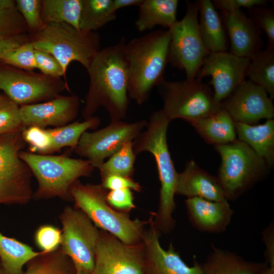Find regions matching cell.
<instances>
[{
	"instance_id": "cell-1",
	"label": "cell",
	"mask_w": 274,
	"mask_h": 274,
	"mask_svg": "<svg viewBox=\"0 0 274 274\" xmlns=\"http://www.w3.org/2000/svg\"><path fill=\"white\" fill-rule=\"evenodd\" d=\"M126 39L100 49L87 70L89 86L82 112L84 120L100 107L108 111L111 121L122 120L129 103L127 93L128 68L125 53Z\"/></svg>"
},
{
	"instance_id": "cell-2",
	"label": "cell",
	"mask_w": 274,
	"mask_h": 274,
	"mask_svg": "<svg viewBox=\"0 0 274 274\" xmlns=\"http://www.w3.org/2000/svg\"><path fill=\"white\" fill-rule=\"evenodd\" d=\"M170 121L162 109L153 112L145 130L132 141L136 155L147 151L155 158L161 187L158 207L157 212L153 213V221L160 233L164 234L172 231L176 224L173 213L176 207L174 197L178 173L171 158L166 137Z\"/></svg>"
},
{
	"instance_id": "cell-3",
	"label": "cell",
	"mask_w": 274,
	"mask_h": 274,
	"mask_svg": "<svg viewBox=\"0 0 274 274\" xmlns=\"http://www.w3.org/2000/svg\"><path fill=\"white\" fill-rule=\"evenodd\" d=\"M170 42L167 29L152 31L126 43L127 93L138 105L147 101L153 88L164 79Z\"/></svg>"
},
{
	"instance_id": "cell-4",
	"label": "cell",
	"mask_w": 274,
	"mask_h": 274,
	"mask_svg": "<svg viewBox=\"0 0 274 274\" xmlns=\"http://www.w3.org/2000/svg\"><path fill=\"white\" fill-rule=\"evenodd\" d=\"M108 190L101 184H83L79 180L70 188L74 207L84 212L97 228L128 245L143 241L148 221L131 219L129 213L117 211L106 200Z\"/></svg>"
},
{
	"instance_id": "cell-5",
	"label": "cell",
	"mask_w": 274,
	"mask_h": 274,
	"mask_svg": "<svg viewBox=\"0 0 274 274\" xmlns=\"http://www.w3.org/2000/svg\"><path fill=\"white\" fill-rule=\"evenodd\" d=\"M19 157L35 176L38 187L32 198L36 200L58 197L73 201L71 185L81 177H90L94 167L87 160L64 155H40L20 151Z\"/></svg>"
},
{
	"instance_id": "cell-6",
	"label": "cell",
	"mask_w": 274,
	"mask_h": 274,
	"mask_svg": "<svg viewBox=\"0 0 274 274\" xmlns=\"http://www.w3.org/2000/svg\"><path fill=\"white\" fill-rule=\"evenodd\" d=\"M29 35L34 49L54 56L65 75L69 64L73 61L79 62L87 70L100 50V37L97 31H83L64 23H50Z\"/></svg>"
},
{
	"instance_id": "cell-7",
	"label": "cell",
	"mask_w": 274,
	"mask_h": 274,
	"mask_svg": "<svg viewBox=\"0 0 274 274\" xmlns=\"http://www.w3.org/2000/svg\"><path fill=\"white\" fill-rule=\"evenodd\" d=\"M221 163L217 178L227 200H234L260 180L267 172L265 161L238 140L214 146Z\"/></svg>"
},
{
	"instance_id": "cell-8",
	"label": "cell",
	"mask_w": 274,
	"mask_h": 274,
	"mask_svg": "<svg viewBox=\"0 0 274 274\" xmlns=\"http://www.w3.org/2000/svg\"><path fill=\"white\" fill-rule=\"evenodd\" d=\"M156 87L163 101L162 110L170 121L181 118L189 122L222 108L214 100L209 85L196 78L177 81L163 79Z\"/></svg>"
},
{
	"instance_id": "cell-9",
	"label": "cell",
	"mask_w": 274,
	"mask_h": 274,
	"mask_svg": "<svg viewBox=\"0 0 274 274\" xmlns=\"http://www.w3.org/2000/svg\"><path fill=\"white\" fill-rule=\"evenodd\" d=\"M21 129L0 135V204H24L32 198V174L19 156L25 147Z\"/></svg>"
},
{
	"instance_id": "cell-10",
	"label": "cell",
	"mask_w": 274,
	"mask_h": 274,
	"mask_svg": "<svg viewBox=\"0 0 274 274\" xmlns=\"http://www.w3.org/2000/svg\"><path fill=\"white\" fill-rule=\"evenodd\" d=\"M184 17L168 29L170 34L168 63L183 70L186 79L196 78L204 59L209 53L202 43L198 28V6L186 1Z\"/></svg>"
},
{
	"instance_id": "cell-11",
	"label": "cell",
	"mask_w": 274,
	"mask_h": 274,
	"mask_svg": "<svg viewBox=\"0 0 274 274\" xmlns=\"http://www.w3.org/2000/svg\"><path fill=\"white\" fill-rule=\"evenodd\" d=\"M62 225L60 249L76 272L92 273L99 230L81 210L66 206L59 216Z\"/></svg>"
},
{
	"instance_id": "cell-12",
	"label": "cell",
	"mask_w": 274,
	"mask_h": 274,
	"mask_svg": "<svg viewBox=\"0 0 274 274\" xmlns=\"http://www.w3.org/2000/svg\"><path fill=\"white\" fill-rule=\"evenodd\" d=\"M64 89L69 90L68 86L61 77L0 65V90L18 105L50 100Z\"/></svg>"
},
{
	"instance_id": "cell-13",
	"label": "cell",
	"mask_w": 274,
	"mask_h": 274,
	"mask_svg": "<svg viewBox=\"0 0 274 274\" xmlns=\"http://www.w3.org/2000/svg\"><path fill=\"white\" fill-rule=\"evenodd\" d=\"M147 122L145 120L132 123L111 121L108 125L96 131H86L81 135L74 152L99 169L106 158L110 157L126 143L133 141Z\"/></svg>"
},
{
	"instance_id": "cell-14",
	"label": "cell",
	"mask_w": 274,
	"mask_h": 274,
	"mask_svg": "<svg viewBox=\"0 0 274 274\" xmlns=\"http://www.w3.org/2000/svg\"><path fill=\"white\" fill-rule=\"evenodd\" d=\"M143 242L128 245L99 230L92 274H143Z\"/></svg>"
},
{
	"instance_id": "cell-15",
	"label": "cell",
	"mask_w": 274,
	"mask_h": 274,
	"mask_svg": "<svg viewBox=\"0 0 274 274\" xmlns=\"http://www.w3.org/2000/svg\"><path fill=\"white\" fill-rule=\"evenodd\" d=\"M250 58L238 57L230 52L209 53L199 69L196 78L212 79L214 100L218 104L228 97L246 77Z\"/></svg>"
},
{
	"instance_id": "cell-16",
	"label": "cell",
	"mask_w": 274,
	"mask_h": 274,
	"mask_svg": "<svg viewBox=\"0 0 274 274\" xmlns=\"http://www.w3.org/2000/svg\"><path fill=\"white\" fill-rule=\"evenodd\" d=\"M100 123V119L92 116L83 122H73L64 126L54 128H42L30 126L24 129L22 136L28 144L31 153L40 155H51L68 147L74 151L81 135L88 129L96 128Z\"/></svg>"
},
{
	"instance_id": "cell-17",
	"label": "cell",
	"mask_w": 274,
	"mask_h": 274,
	"mask_svg": "<svg viewBox=\"0 0 274 274\" xmlns=\"http://www.w3.org/2000/svg\"><path fill=\"white\" fill-rule=\"evenodd\" d=\"M220 104L234 122L253 125L274 117L272 99L261 87L246 79Z\"/></svg>"
},
{
	"instance_id": "cell-18",
	"label": "cell",
	"mask_w": 274,
	"mask_h": 274,
	"mask_svg": "<svg viewBox=\"0 0 274 274\" xmlns=\"http://www.w3.org/2000/svg\"><path fill=\"white\" fill-rule=\"evenodd\" d=\"M149 227L146 228L143 243L144 247L143 274H204L201 263L194 256L193 264L188 266L181 258L172 243L167 250L160 245V232L149 219Z\"/></svg>"
},
{
	"instance_id": "cell-19",
	"label": "cell",
	"mask_w": 274,
	"mask_h": 274,
	"mask_svg": "<svg viewBox=\"0 0 274 274\" xmlns=\"http://www.w3.org/2000/svg\"><path fill=\"white\" fill-rule=\"evenodd\" d=\"M81 100L75 95H59L50 100L20 106L24 126L59 127L72 123L78 115Z\"/></svg>"
},
{
	"instance_id": "cell-20",
	"label": "cell",
	"mask_w": 274,
	"mask_h": 274,
	"mask_svg": "<svg viewBox=\"0 0 274 274\" xmlns=\"http://www.w3.org/2000/svg\"><path fill=\"white\" fill-rule=\"evenodd\" d=\"M222 21L234 55L250 58L261 50L262 30L242 9L222 12Z\"/></svg>"
},
{
	"instance_id": "cell-21",
	"label": "cell",
	"mask_w": 274,
	"mask_h": 274,
	"mask_svg": "<svg viewBox=\"0 0 274 274\" xmlns=\"http://www.w3.org/2000/svg\"><path fill=\"white\" fill-rule=\"evenodd\" d=\"M185 203L190 223L201 232L218 233L224 231L233 214L227 199L214 201L192 197L187 198Z\"/></svg>"
},
{
	"instance_id": "cell-22",
	"label": "cell",
	"mask_w": 274,
	"mask_h": 274,
	"mask_svg": "<svg viewBox=\"0 0 274 274\" xmlns=\"http://www.w3.org/2000/svg\"><path fill=\"white\" fill-rule=\"evenodd\" d=\"M175 193L214 201L227 199L217 177L200 168L193 160L188 161L183 171L178 173Z\"/></svg>"
},
{
	"instance_id": "cell-23",
	"label": "cell",
	"mask_w": 274,
	"mask_h": 274,
	"mask_svg": "<svg viewBox=\"0 0 274 274\" xmlns=\"http://www.w3.org/2000/svg\"><path fill=\"white\" fill-rule=\"evenodd\" d=\"M198 28L204 47L209 53L227 51L229 41L221 18L212 1L199 0Z\"/></svg>"
},
{
	"instance_id": "cell-24",
	"label": "cell",
	"mask_w": 274,
	"mask_h": 274,
	"mask_svg": "<svg viewBox=\"0 0 274 274\" xmlns=\"http://www.w3.org/2000/svg\"><path fill=\"white\" fill-rule=\"evenodd\" d=\"M267 265L266 262L248 261L235 252L213 245L205 261L201 263L204 274H255Z\"/></svg>"
},
{
	"instance_id": "cell-25",
	"label": "cell",
	"mask_w": 274,
	"mask_h": 274,
	"mask_svg": "<svg viewBox=\"0 0 274 274\" xmlns=\"http://www.w3.org/2000/svg\"><path fill=\"white\" fill-rule=\"evenodd\" d=\"M239 141L248 145L268 167L274 163V120L268 119L260 125L234 122Z\"/></svg>"
},
{
	"instance_id": "cell-26",
	"label": "cell",
	"mask_w": 274,
	"mask_h": 274,
	"mask_svg": "<svg viewBox=\"0 0 274 274\" xmlns=\"http://www.w3.org/2000/svg\"><path fill=\"white\" fill-rule=\"evenodd\" d=\"M208 143L215 145L236 141L234 122L223 108L208 117L188 122Z\"/></svg>"
},
{
	"instance_id": "cell-27",
	"label": "cell",
	"mask_w": 274,
	"mask_h": 274,
	"mask_svg": "<svg viewBox=\"0 0 274 274\" xmlns=\"http://www.w3.org/2000/svg\"><path fill=\"white\" fill-rule=\"evenodd\" d=\"M177 0H143L139 6L134 22L139 32L152 29L156 25L170 28L177 21Z\"/></svg>"
},
{
	"instance_id": "cell-28",
	"label": "cell",
	"mask_w": 274,
	"mask_h": 274,
	"mask_svg": "<svg viewBox=\"0 0 274 274\" xmlns=\"http://www.w3.org/2000/svg\"><path fill=\"white\" fill-rule=\"evenodd\" d=\"M43 253L0 233V259L6 274H23L24 265Z\"/></svg>"
},
{
	"instance_id": "cell-29",
	"label": "cell",
	"mask_w": 274,
	"mask_h": 274,
	"mask_svg": "<svg viewBox=\"0 0 274 274\" xmlns=\"http://www.w3.org/2000/svg\"><path fill=\"white\" fill-rule=\"evenodd\" d=\"M83 0H42L41 16L45 25L64 23L80 30Z\"/></svg>"
},
{
	"instance_id": "cell-30",
	"label": "cell",
	"mask_w": 274,
	"mask_h": 274,
	"mask_svg": "<svg viewBox=\"0 0 274 274\" xmlns=\"http://www.w3.org/2000/svg\"><path fill=\"white\" fill-rule=\"evenodd\" d=\"M248 80L263 88L274 98V48L266 47L251 58L246 72Z\"/></svg>"
},
{
	"instance_id": "cell-31",
	"label": "cell",
	"mask_w": 274,
	"mask_h": 274,
	"mask_svg": "<svg viewBox=\"0 0 274 274\" xmlns=\"http://www.w3.org/2000/svg\"><path fill=\"white\" fill-rule=\"evenodd\" d=\"M113 0H83L79 23L80 29L96 32L116 17Z\"/></svg>"
},
{
	"instance_id": "cell-32",
	"label": "cell",
	"mask_w": 274,
	"mask_h": 274,
	"mask_svg": "<svg viewBox=\"0 0 274 274\" xmlns=\"http://www.w3.org/2000/svg\"><path fill=\"white\" fill-rule=\"evenodd\" d=\"M23 274H76V270L71 259L60 248L48 253H43L33 259Z\"/></svg>"
},
{
	"instance_id": "cell-33",
	"label": "cell",
	"mask_w": 274,
	"mask_h": 274,
	"mask_svg": "<svg viewBox=\"0 0 274 274\" xmlns=\"http://www.w3.org/2000/svg\"><path fill=\"white\" fill-rule=\"evenodd\" d=\"M132 145V141L126 143L107 161L102 163L98 169L101 179L112 175L132 178L136 157Z\"/></svg>"
},
{
	"instance_id": "cell-34",
	"label": "cell",
	"mask_w": 274,
	"mask_h": 274,
	"mask_svg": "<svg viewBox=\"0 0 274 274\" xmlns=\"http://www.w3.org/2000/svg\"><path fill=\"white\" fill-rule=\"evenodd\" d=\"M25 128L20 106L5 94H0V135Z\"/></svg>"
},
{
	"instance_id": "cell-35",
	"label": "cell",
	"mask_w": 274,
	"mask_h": 274,
	"mask_svg": "<svg viewBox=\"0 0 274 274\" xmlns=\"http://www.w3.org/2000/svg\"><path fill=\"white\" fill-rule=\"evenodd\" d=\"M0 62L24 71H32L37 67L32 43L29 41L8 51L0 58Z\"/></svg>"
},
{
	"instance_id": "cell-36",
	"label": "cell",
	"mask_w": 274,
	"mask_h": 274,
	"mask_svg": "<svg viewBox=\"0 0 274 274\" xmlns=\"http://www.w3.org/2000/svg\"><path fill=\"white\" fill-rule=\"evenodd\" d=\"M41 1H16V8L26 24L29 35L36 33L44 26L41 16Z\"/></svg>"
},
{
	"instance_id": "cell-37",
	"label": "cell",
	"mask_w": 274,
	"mask_h": 274,
	"mask_svg": "<svg viewBox=\"0 0 274 274\" xmlns=\"http://www.w3.org/2000/svg\"><path fill=\"white\" fill-rule=\"evenodd\" d=\"M28 33L26 24L17 8L0 9V36Z\"/></svg>"
},
{
	"instance_id": "cell-38",
	"label": "cell",
	"mask_w": 274,
	"mask_h": 274,
	"mask_svg": "<svg viewBox=\"0 0 274 274\" xmlns=\"http://www.w3.org/2000/svg\"><path fill=\"white\" fill-rule=\"evenodd\" d=\"M255 24L263 30L268 38L266 47L274 48V10L273 8L254 7L249 9V17Z\"/></svg>"
},
{
	"instance_id": "cell-39",
	"label": "cell",
	"mask_w": 274,
	"mask_h": 274,
	"mask_svg": "<svg viewBox=\"0 0 274 274\" xmlns=\"http://www.w3.org/2000/svg\"><path fill=\"white\" fill-rule=\"evenodd\" d=\"M37 245L45 253L53 252L60 247L62 233L56 227L51 225L40 226L35 236Z\"/></svg>"
},
{
	"instance_id": "cell-40",
	"label": "cell",
	"mask_w": 274,
	"mask_h": 274,
	"mask_svg": "<svg viewBox=\"0 0 274 274\" xmlns=\"http://www.w3.org/2000/svg\"><path fill=\"white\" fill-rule=\"evenodd\" d=\"M35 57L37 68L41 73L54 77L63 76L67 83L65 75L57 59L50 53L40 50L35 49Z\"/></svg>"
},
{
	"instance_id": "cell-41",
	"label": "cell",
	"mask_w": 274,
	"mask_h": 274,
	"mask_svg": "<svg viewBox=\"0 0 274 274\" xmlns=\"http://www.w3.org/2000/svg\"><path fill=\"white\" fill-rule=\"evenodd\" d=\"M106 200L110 207L120 212L129 213L135 208L133 194L128 188L108 191Z\"/></svg>"
},
{
	"instance_id": "cell-42",
	"label": "cell",
	"mask_w": 274,
	"mask_h": 274,
	"mask_svg": "<svg viewBox=\"0 0 274 274\" xmlns=\"http://www.w3.org/2000/svg\"><path fill=\"white\" fill-rule=\"evenodd\" d=\"M101 185L108 190L128 188L136 192L142 191V187L132 178L119 175H109L101 179Z\"/></svg>"
},
{
	"instance_id": "cell-43",
	"label": "cell",
	"mask_w": 274,
	"mask_h": 274,
	"mask_svg": "<svg viewBox=\"0 0 274 274\" xmlns=\"http://www.w3.org/2000/svg\"><path fill=\"white\" fill-rule=\"evenodd\" d=\"M216 9L222 12H230L246 8L249 9L254 7H266V0H214L212 1Z\"/></svg>"
},
{
	"instance_id": "cell-44",
	"label": "cell",
	"mask_w": 274,
	"mask_h": 274,
	"mask_svg": "<svg viewBox=\"0 0 274 274\" xmlns=\"http://www.w3.org/2000/svg\"><path fill=\"white\" fill-rule=\"evenodd\" d=\"M29 41L30 39L28 33L9 37L0 36V58L8 51Z\"/></svg>"
},
{
	"instance_id": "cell-45",
	"label": "cell",
	"mask_w": 274,
	"mask_h": 274,
	"mask_svg": "<svg viewBox=\"0 0 274 274\" xmlns=\"http://www.w3.org/2000/svg\"><path fill=\"white\" fill-rule=\"evenodd\" d=\"M262 238L266 246L264 257L266 263L274 266V226L271 223L262 232Z\"/></svg>"
},
{
	"instance_id": "cell-46",
	"label": "cell",
	"mask_w": 274,
	"mask_h": 274,
	"mask_svg": "<svg viewBox=\"0 0 274 274\" xmlns=\"http://www.w3.org/2000/svg\"><path fill=\"white\" fill-rule=\"evenodd\" d=\"M143 0H113L112 6L114 10L116 12L120 9L131 6H139Z\"/></svg>"
},
{
	"instance_id": "cell-47",
	"label": "cell",
	"mask_w": 274,
	"mask_h": 274,
	"mask_svg": "<svg viewBox=\"0 0 274 274\" xmlns=\"http://www.w3.org/2000/svg\"><path fill=\"white\" fill-rule=\"evenodd\" d=\"M16 7V1L0 0V9L9 10Z\"/></svg>"
},
{
	"instance_id": "cell-48",
	"label": "cell",
	"mask_w": 274,
	"mask_h": 274,
	"mask_svg": "<svg viewBox=\"0 0 274 274\" xmlns=\"http://www.w3.org/2000/svg\"><path fill=\"white\" fill-rule=\"evenodd\" d=\"M255 274H274V266L267 265Z\"/></svg>"
},
{
	"instance_id": "cell-49",
	"label": "cell",
	"mask_w": 274,
	"mask_h": 274,
	"mask_svg": "<svg viewBox=\"0 0 274 274\" xmlns=\"http://www.w3.org/2000/svg\"><path fill=\"white\" fill-rule=\"evenodd\" d=\"M76 274H92V273L86 272V271H77Z\"/></svg>"
},
{
	"instance_id": "cell-50",
	"label": "cell",
	"mask_w": 274,
	"mask_h": 274,
	"mask_svg": "<svg viewBox=\"0 0 274 274\" xmlns=\"http://www.w3.org/2000/svg\"><path fill=\"white\" fill-rule=\"evenodd\" d=\"M0 274H6L3 268L0 267Z\"/></svg>"
}]
</instances>
